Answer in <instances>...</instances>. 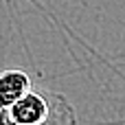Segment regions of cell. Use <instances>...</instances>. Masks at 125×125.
Listing matches in <instances>:
<instances>
[{
	"mask_svg": "<svg viewBox=\"0 0 125 125\" xmlns=\"http://www.w3.org/2000/svg\"><path fill=\"white\" fill-rule=\"evenodd\" d=\"M33 88V79L29 73L20 68H4L0 70V108L11 105L20 97H24Z\"/></svg>",
	"mask_w": 125,
	"mask_h": 125,
	"instance_id": "6da1fadb",
	"label": "cell"
},
{
	"mask_svg": "<svg viewBox=\"0 0 125 125\" xmlns=\"http://www.w3.org/2000/svg\"><path fill=\"white\" fill-rule=\"evenodd\" d=\"M0 125H20L7 108H0ZM46 125H77V114H70V116H64V119H57L53 123H46Z\"/></svg>",
	"mask_w": 125,
	"mask_h": 125,
	"instance_id": "7a4b0ae2",
	"label": "cell"
}]
</instances>
